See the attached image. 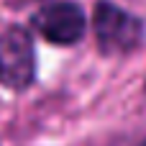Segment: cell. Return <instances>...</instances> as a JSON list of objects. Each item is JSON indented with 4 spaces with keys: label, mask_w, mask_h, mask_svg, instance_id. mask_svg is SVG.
<instances>
[{
    "label": "cell",
    "mask_w": 146,
    "mask_h": 146,
    "mask_svg": "<svg viewBox=\"0 0 146 146\" xmlns=\"http://www.w3.org/2000/svg\"><path fill=\"white\" fill-rule=\"evenodd\" d=\"M144 146H146V144H144Z\"/></svg>",
    "instance_id": "obj_4"
},
{
    "label": "cell",
    "mask_w": 146,
    "mask_h": 146,
    "mask_svg": "<svg viewBox=\"0 0 146 146\" xmlns=\"http://www.w3.org/2000/svg\"><path fill=\"white\" fill-rule=\"evenodd\" d=\"M36 77L33 38L23 26H10L0 33V85L8 90H28Z\"/></svg>",
    "instance_id": "obj_2"
},
{
    "label": "cell",
    "mask_w": 146,
    "mask_h": 146,
    "mask_svg": "<svg viewBox=\"0 0 146 146\" xmlns=\"http://www.w3.org/2000/svg\"><path fill=\"white\" fill-rule=\"evenodd\" d=\"M92 33L105 56H126L144 41V23L121 5L98 0L92 8Z\"/></svg>",
    "instance_id": "obj_1"
},
{
    "label": "cell",
    "mask_w": 146,
    "mask_h": 146,
    "mask_svg": "<svg viewBox=\"0 0 146 146\" xmlns=\"http://www.w3.org/2000/svg\"><path fill=\"white\" fill-rule=\"evenodd\" d=\"M31 23L41 38H46L49 44H56V46H72L77 41H82V36L87 31V15L72 0H54V3L41 5L33 13Z\"/></svg>",
    "instance_id": "obj_3"
}]
</instances>
